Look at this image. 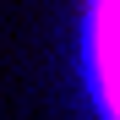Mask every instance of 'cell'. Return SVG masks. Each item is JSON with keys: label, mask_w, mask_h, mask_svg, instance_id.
Instances as JSON below:
<instances>
[{"label": "cell", "mask_w": 120, "mask_h": 120, "mask_svg": "<svg viewBox=\"0 0 120 120\" xmlns=\"http://www.w3.org/2000/svg\"><path fill=\"white\" fill-rule=\"evenodd\" d=\"M87 71H93V93H98V115L115 120L120 109V27H115V0H93V11H87Z\"/></svg>", "instance_id": "6da1fadb"}]
</instances>
